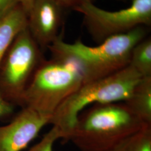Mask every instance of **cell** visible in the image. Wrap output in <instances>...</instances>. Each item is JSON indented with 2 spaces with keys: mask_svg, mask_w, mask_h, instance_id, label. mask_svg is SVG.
I'll list each match as a JSON object with an SVG mask.
<instances>
[{
  "mask_svg": "<svg viewBox=\"0 0 151 151\" xmlns=\"http://www.w3.org/2000/svg\"><path fill=\"white\" fill-rule=\"evenodd\" d=\"M146 35V29L140 26L107 38L97 46L90 47L80 40L67 43L60 34L48 48L52 57L73 61L81 70L83 83H86L108 77L128 66L132 49Z\"/></svg>",
  "mask_w": 151,
  "mask_h": 151,
  "instance_id": "obj_2",
  "label": "cell"
},
{
  "mask_svg": "<svg viewBox=\"0 0 151 151\" xmlns=\"http://www.w3.org/2000/svg\"><path fill=\"white\" fill-rule=\"evenodd\" d=\"M44 60L27 27L14 39L0 63V93L5 100L20 106L23 95Z\"/></svg>",
  "mask_w": 151,
  "mask_h": 151,
  "instance_id": "obj_5",
  "label": "cell"
},
{
  "mask_svg": "<svg viewBox=\"0 0 151 151\" xmlns=\"http://www.w3.org/2000/svg\"><path fill=\"white\" fill-rule=\"evenodd\" d=\"M58 5L64 9H72L74 10L76 7L80 5L87 0H53Z\"/></svg>",
  "mask_w": 151,
  "mask_h": 151,
  "instance_id": "obj_16",
  "label": "cell"
},
{
  "mask_svg": "<svg viewBox=\"0 0 151 151\" xmlns=\"http://www.w3.org/2000/svg\"><path fill=\"white\" fill-rule=\"evenodd\" d=\"M130 67L142 77H151V39L145 38L132 49L130 57Z\"/></svg>",
  "mask_w": 151,
  "mask_h": 151,
  "instance_id": "obj_11",
  "label": "cell"
},
{
  "mask_svg": "<svg viewBox=\"0 0 151 151\" xmlns=\"http://www.w3.org/2000/svg\"><path fill=\"white\" fill-rule=\"evenodd\" d=\"M15 106L7 101L0 93V118L12 113Z\"/></svg>",
  "mask_w": 151,
  "mask_h": 151,
  "instance_id": "obj_15",
  "label": "cell"
},
{
  "mask_svg": "<svg viewBox=\"0 0 151 151\" xmlns=\"http://www.w3.org/2000/svg\"><path fill=\"white\" fill-rule=\"evenodd\" d=\"M83 16L92 38L100 43L106 39L151 24V0H133L131 5L118 11H108L87 0L73 10Z\"/></svg>",
  "mask_w": 151,
  "mask_h": 151,
  "instance_id": "obj_6",
  "label": "cell"
},
{
  "mask_svg": "<svg viewBox=\"0 0 151 151\" xmlns=\"http://www.w3.org/2000/svg\"><path fill=\"white\" fill-rule=\"evenodd\" d=\"M107 151H151V125H147Z\"/></svg>",
  "mask_w": 151,
  "mask_h": 151,
  "instance_id": "obj_12",
  "label": "cell"
},
{
  "mask_svg": "<svg viewBox=\"0 0 151 151\" xmlns=\"http://www.w3.org/2000/svg\"><path fill=\"white\" fill-rule=\"evenodd\" d=\"M59 139H60V130L57 127L53 126L38 143L27 151H53L54 143Z\"/></svg>",
  "mask_w": 151,
  "mask_h": 151,
  "instance_id": "obj_13",
  "label": "cell"
},
{
  "mask_svg": "<svg viewBox=\"0 0 151 151\" xmlns=\"http://www.w3.org/2000/svg\"><path fill=\"white\" fill-rule=\"evenodd\" d=\"M124 103L143 122L151 125V77H142Z\"/></svg>",
  "mask_w": 151,
  "mask_h": 151,
  "instance_id": "obj_10",
  "label": "cell"
},
{
  "mask_svg": "<svg viewBox=\"0 0 151 151\" xmlns=\"http://www.w3.org/2000/svg\"><path fill=\"white\" fill-rule=\"evenodd\" d=\"M83 82L81 70L73 61L52 57L38 67L23 95L20 107L31 108L51 119Z\"/></svg>",
  "mask_w": 151,
  "mask_h": 151,
  "instance_id": "obj_4",
  "label": "cell"
},
{
  "mask_svg": "<svg viewBox=\"0 0 151 151\" xmlns=\"http://www.w3.org/2000/svg\"><path fill=\"white\" fill-rule=\"evenodd\" d=\"M50 120L31 108H22L9 124L0 127V151L24 150Z\"/></svg>",
  "mask_w": 151,
  "mask_h": 151,
  "instance_id": "obj_7",
  "label": "cell"
},
{
  "mask_svg": "<svg viewBox=\"0 0 151 151\" xmlns=\"http://www.w3.org/2000/svg\"><path fill=\"white\" fill-rule=\"evenodd\" d=\"M34 0H20V5L24 9V10L28 13L31 9Z\"/></svg>",
  "mask_w": 151,
  "mask_h": 151,
  "instance_id": "obj_17",
  "label": "cell"
},
{
  "mask_svg": "<svg viewBox=\"0 0 151 151\" xmlns=\"http://www.w3.org/2000/svg\"><path fill=\"white\" fill-rule=\"evenodd\" d=\"M147 125L124 102L95 104L79 114L65 142L81 151H107Z\"/></svg>",
  "mask_w": 151,
  "mask_h": 151,
  "instance_id": "obj_1",
  "label": "cell"
},
{
  "mask_svg": "<svg viewBox=\"0 0 151 151\" xmlns=\"http://www.w3.org/2000/svg\"><path fill=\"white\" fill-rule=\"evenodd\" d=\"M20 5V0H0V19Z\"/></svg>",
  "mask_w": 151,
  "mask_h": 151,
  "instance_id": "obj_14",
  "label": "cell"
},
{
  "mask_svg": "<svg viewBox=\"0 0 151 151\" xmlns=\"http://www.w3.org/2000/svg\"><path fill=\"white\" fill-rule=\"evenodd\" d=\"M27 27V13L20 5L0 19V63L14 39Z\"/></svg>",
  "mask_w": 151,
  "mask_h": 151,
  "instance_id": "obj_9",
  "label": "cell"
},
{
  "mask_svg": "<svg viewBox=\"0 0 151 151\" xmlns=\"http://www.w3.org/2000/svg\"><path fill=\"white\" fill-rule=\"evenodd\" d=\"M142 78L128 65L108 77L83 83L56 110L49 124L59 129L60 139L65 141L83 110L95 104L125 101Z\"/></svg>",
  "mask_w": 151,
  "mask_h": 151,
  "instance_id": "obj_3",
  "label": "cell"
},
{
  "mask_svg": "<svg viewBox=\"0 0 151 151\" xmlns=\"http://www.w3.org/2000/svg\"><path fill=\"white\" fill-rule=\"evenodd\" d=\"M63 10L53 0H34L27 13V29L40 49L48 48L59 36Z\"/></svg>",
  "mask_w": 151,
  "mask_h": 151,
  "instance_id": "obj_8",
  "label": "cell"
}]
</instances>
